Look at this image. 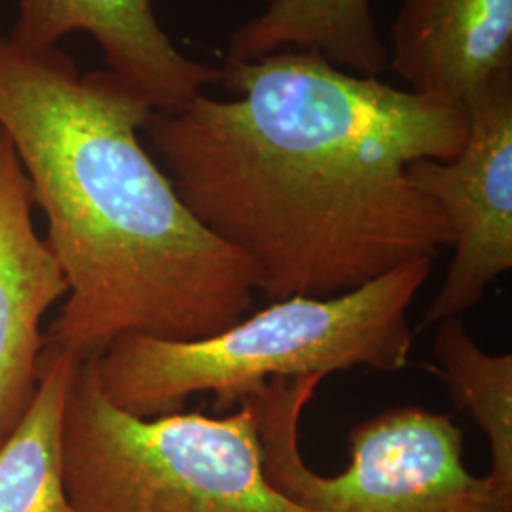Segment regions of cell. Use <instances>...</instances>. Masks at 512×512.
Listing matches in <instances>:
<instances>
[{
    "mask_svg": "<svg viewBox=\"0 0 512 512\" xmlns=\"http://www.w3.org/2000/svg\"><path fill=\"white\" fill-rule=\"evenodd\" d=\"M232 99L152 110L145 131L192 215L245 256L266 300L349 293L454 238L408 177L452 160L461 105L285 50L226 59Z\"/></svg>",
    "mask_w": 512,
    "mask_h": 512,
    "instance_id": "cell-1",
    "label": "cell"
},
{
    "mask_svg": "<svg viewBox=\"0 0 512 512\" xmlns=\"http://www.w3.org/2000/svg\"><path fill=\"white\" fill-rule=\"evenodd\" d=\"M150 114L120 76L0 35V129L69 285L44 351L92 359L126 334L198 340L253 308L247 258L192 215L143 147Z\"/></svg>",
    "mask_w": 512,
    "mask_h": 512,
    "instance_id": "cell-2",
    "label": "cell"
},
{
    "mask_svg": "<svg viewBox=\"0 0 512 512\" xmlns=\"http://www.w3.org/2000/svg\"><path fill=\"white\" fill-rule=\"evenodd\" d=\"M431 266L418 258L349 293L275 300L198 340L120 336L95 357L99 382L120 410L158 418L181 412L196 393H213L226 414L279 378L401 370L414 346L408 310Z\"/></svg>",
    "mask_w": 512,
    "mask_h": 512,
    "instance_id": "cell-3",
    "label": "cell"
},
{
    "mask_svg": "<svg viewBox=\"0 0 512 512\" xmlns=\"http://www.w3.org/2000/svg\"><path fill=\"white\" fill-rule=\"evenodd\" d=\"M63 478L73 512H302L266 476L247 399L222 416L137 418L110 403L95 357L65 406Z\"/></svg>",
    "mask_w": 512,
    "mask_h": 512,
    "instance_id": "cell-4",
    "label": "cell"
},
{
    "mask_svg": "<svg viewBox=\"0 0 512 512\" xmlns=\"http://www.w3.org/2000/svg\"><path fill=\"white\" fill-rule=\"evenodd\" d=\"M325 376L272 380L245 397L255 410L264 471L302 512H512L488 476L471 475L463 431L448 414L401 406L349 433L348 467L313 471L300 450V418Z\"/></svg>",
    "mask_w": 512,
    "mask_h": 512,
    "instance_id": "cell-5",
    "label": "cell"
},
{
    "mask_svg": "<svg viewBox=\"0 0 512 512\" xmlns=\"http://www.w3.org/2000/svg\"><path fill=\"white\" fill-rule=\"evenodd\" d=\"M465 110L458 156L408 165L410 181L439 207L454 238V258L423 327L475 308L512 268V73L484 84Z\"/></svg>",
    "mask_w": 512,
    "mask_h": 512,
    "instance_id": "cell-6",
    "label": "cell"
},
{
    "mask_svg": "<svg viewBox=\"0 0 512 512\" xmlns=\"http://www.w3.org/2000/svg\"><path fill=\"white\" fill-rule=\"evenodd\" d=\"M33 194L4 135L0 141V448L37 395L42 319L69 293L67 279L33 222Z\"/></svg>",
    "mask_w": 512,
    "mask_h": 512,
    "instance_id": "cell-7",
    "label": "cell"
},
{
    "mask_svg": "<svg viewBox=\"0 0 512 512\" xmlns=\"http://www.w3.org/2000/svg\"><path fill=\"white\" fill-rule=\"evenodd\" d=\"M80 31L99 44L110 73L152 110L181 109L220 82V69L177 50L156 18L154 0H18L8 37L29 50H50Z\"/></svg>",
    "mask_w": 512,
    "mask_h": 512,
    "instance_id": "cell-8",
    "label": "cell"
},
{
    "mask_svg": "<svg viewBox=\"0 0 512 512\" xmlns=\"http://www.w3.org/2000/svg\"><path fill=\"white\" fill-rule=\"evenodd\" d=\"M389 37V67L410 92L465 107L512 73V0H403Z\"/></svg>",
    "mask_w": 512,
    "mask_h": 512,
    "instance_id": "cell-9",
    "label": "cell"
},
{
    "mask_svg": "<svg viewBox=\"0 0 512 512\" xmlns=\"http://www.w3.org/2000/svg\"><path fill=\"white\" fill-rule=\"evenodd\" d=\"M289 48L357 76L378 78L389 67L372 0H268L262 14L230 37L226 59L251 61Z\"/></svg>",
    "mask_w": 512,
    "mask_h": 512,
    "instance_id": "cell-10",
    "label": "cell"
},
{
    "mask_svg": "<svg viewBox=\"0 0 512 512\" xmlns=\"http://www.w3.org/2000/svg\"><path fill=\"white\" fill-rule=\"evenodd\" d=\"M82 359L44 351L37 395L0 448V512H73L63 478V420Z\"/></svg>",
    "mask_w": 512,
    "mask_h": 512,
    "instance_id": "cell-11",
    "label": "cell"
},
{
    "mask_svg": "<svg viewBox=\"0 0 512 512\" xmlns=\"http://www.w3.org/2000/svg\"><path fill=\"white\" fill-rule=\"evenodd\" d=\"M433 353L452 399L475 418L488 440V480L512 499L511 353L480 348L461 317L440 321Z\"/></svg>",
    "mask_w": 512,
    "mask_h": 512,
    "instance_id": "cell-12",
    "label": "cell"
},
{
    "mask_svg": "<svg viewBox=\"0 0 512 512\" xmlns=\"http://www.w3.org/2000/svg\"><path fill=\"white\" fill-rule=\"evenodd\" d=\"M2 137H4V133H2V129H0V141H2Z\"/></svg>",
    "mask_w": 512,
    "mask_h": 512,
    "instance_id": "cell-13",
    "label": "cell"
}]
</instances>
